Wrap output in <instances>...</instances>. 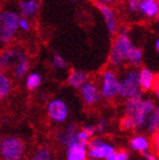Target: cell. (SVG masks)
<instances>
[{
	"label": "cell",
	"mask_w": 159,
	"mask_h": 160,
	"mask_svg": "<svg viewBox=\"0 0 159 160\" xmlns=\"http://www.w3.org/2000/svg\"><path fill=\"white\" fill-rule=\"evenodd\" d=\"M155 89H156V94H157V97L159 98V83H156V86H155Z\"/></svg>",
	"instance_id": "cell-35"
},
{
	"label": "cell",
	"mask_w": 159,
	"mask_h": 160,
	"mask_svg": "<svg viewBox=\"0 0 159 160\" xmlns=\"http://www.w3.org/2000/svg\"><path fill=\"white\" fill-rule=\"evenodd\" d=\"M146 131L149 135H155L159 131V106H157L150 114L146 125Z\"/></svg>",
	"instance_id": "cell-20"
},
{
	"label": "cell",
	"mask_w": 159,
	"mask_h": 160,
	"mask_svg": "<svg viewBox=\"0 0 159 160\" xmlns=\"http://www.w3.org/2000/svg\"><path fill=\"white\" fill-rule=\"evenodd\" d=\"M25 153V145L17 136H5L0 141V156L3 160H22Z\"/></svg>",
	"instance_id": "cell-6"
},
{
	"label": "cell",
	"mask_w": 159,
	"mask_h": 160,
	"mask_svg": "<svg viewBox=\"0 0 159 160\" xmlns=\"http://www.w3.org/2000/svg\"><path fill=\"white\" fill-rule=\"evenodd\" d=\"M142 88L140 83V69L132 68L119 77V98L127 100L132 98H142Z\"/></svg>",
	"instance_id": "cell-4"
},
{
	"label": "cell",
	"mask_w": 159,
	"mask_h": 160,
	"mask_svg": "<svg viewBox=\"0 0 159 160\" xmlns=\"http://www.w3.org/2000/svg\"><path fill=\"white\" fill-rule=\"evenodd\" d=\"M30 28H31V23H30V21H28V18L22 17L21 16V19H19V30H22V31H24V32H28V31H30Z\"/></svg>",
	"instance_id": "cell-31"
},
{
	"label": "cell",
	"mask_w": 159,
	"mask_h": 160,
	"mask_svg": "<svg viewBox=\"0 0 159 160\" xmlns=\"http://www.w3.org/2000/svg\"><path fill=\"white\" fill-rule=\"evenodd\" d=\"M41 2L40 0H19L17 3L18 12L22 17H34L39 12Z\"/></svg>",
	"instance_id": "cell-13"
},
{
	"label": "cell",
	"mask_w": 159,
	"mask_h": 160,
	"mask_svg": "<svg viewBox=\"0 0 159 160\" xmlns=\"http://www.w3.org/2000/svg\"><path fill=\"white\" fill-rule=\"evenodd\" d=\"M80 94L83 102L88 106H95L102 99L100 86L95 81H86L84 85L80 89Z\"/></svg>",
	"instance_id": "cell-8"
},
{
	"label": "cell",
	"mask_w": 159,
	"mask_h": 160,
	"mask_svg": "<svg viewBox=\"0 0 159 160\" xmlns=\"http://www.w3.org/2000/svg\"><path fill=\"white\" fill-rule=\"evenodd\" d=\"M99 86L105 100L113 101L119 97V77L114 68H106L101 73Z\"/></svg>",
	"instance_id": "cell-5"
},
{
	"label": "cell",
	"mask_w": 159,
	"mask_h": 160,
	"mask_svg": "<svg viewBox=\"0 0 159 160\" xmlns=\"http://www.w3.org/2000/svg\"><path fill=\"white\" fill-rule=\"evenodd\" d=\"M95 126V131H97V134L98 135H102V134H106L108 132V129L110 127V123L109 120H108V118L99 117Z\"/></svg>",
	"instance_id": "cell-26"
},
{
	"label": "cell",
	"mask_w": 159,
	"mask_h": 160,
	"mask_svg": "<svg viewBox=\"0 0 159 160\" xmlns=\"http://www.w3.org/2000/svg\"><path fill=\"white\" fill-rule=\"evenodd\" d=\"M152 145H153L155 153L159 157V131L155 135H152Z\"/></svg>",
	"instance_id": "cell-32"
},
{
	"label": "cell",
	"mask_w": 159,
	"mask_h": 160,
	"mask_svg": "<svg viewBox=\"0 0 159 160\" xmlns=\"http://www.w3.org/2000/svg\"><path fill=\"white\" fill-rule=\"evenodd\" d=\"M50 64L55 69H66L67 68V62L63 58V56L59 53H54L50 59Z\"/></svg>",
	"instance_id": "cell-25"
},
{
	"label": "cell",
	"mask_w": 159,
	"mask_h": 160,
	"mask_svg": "<svg viewBox=\"0 0 159 160\" xmlns=\"http://www.w3.org/2000/svg\"><path fill=\"white\" fill-rule=\"evenodd\" d=\"M140 83L143 92H148L156 86V76L150 68L142 67L140 69Z\"/></svg>",
	"instance_id": "cell-17"
},
{
	"label": "cell",
	"mask_w": 159,
	"mask_h": 160,
	"mask_svg": "<svg viewBox=\"0 0 159 160\" xmlns=\"http://www.w3.org/2000/svg\"><path fill=\"white\" fill-rule=\"evenodd\" d=\"M83 131H85L88 134H89L91 138H93V136L97 134V131H95V125H91V124H88V125H85V126L83 127Z\"/></svg>",
	"instance_id": "cell-33"
},
{
	"label": "cell",
	"mask_w": 159,
	"mask_h": 160,
	"mask_svg": "<svg viewBox=\"0 0 159 160\" xmlns=\"http://www.w3.org/2000/svg\"><path fill=\"white\" fill-rule=\"evenodd\" d=\"M77 134H79V129L76 128V125L70 123L57 134V140L61 145L67 147L73 142H77Z\"/></svg>",
	"instance_id": "cell-14"
},
{
	"label": "cell",
	"mask_w": 159,
	"mask_h": 160,
	"mask_svg": "<svg viewBox=\"0 0 159 160\" xmlns=\"http://www.w3.org/2000/svg\"><path fill=\"white\" fill-rule=\"evenodd\" d=\"M88 145L81 144L79 142H73L66 147V160H88Z\"/></svg>",
	"instance_id": "cell-12"
},
{
	"label": "cell",
	"mask_w": 159,
	"mask_h": 160,
	"mask_svg": "<svg viewBox=\"0 0 159 160\" xmlns=\"http://www.w3.org/2000/svg\"><path fill=\"white\" fill-rule=\"evenodd\" d=\"M21 15L18 12L6 9L0 12V42L3 46L9 44L19 30Z\"/></svg>",
	"instance_id": "cell-3"
},
{
	"label": "cell",
	"mask_w": 159,
	"mask_h": 160,
	"mask_svg": "<svg viewBox=\"0 0 159 160\" xmlns=\"http://www.w3.org/2000/svg\"><path fill=\"white\" fill-rule=\"evenodd\" d=\"M146 0H126V8L133 15H140L142 3Z\"/></svg>",
	"instance_id": "cell-27"
},
{
	"label": "cell",
	"mask_w": 159,
	"mask_h": 160,
	"mask_svg": "<svg viewBox=\"0 0 159 160\" xmlns=\"http://www.w3.org/2000/svg\"><path fill=\"white\" fill-rule=\"evenodd\" d=\"M155 48H156V50L159 52V39L155 42Z\"/></svg>",
	"instance_id": "cell-36"
},
{
	"label": "cell",
	"mask_w": 159,
	"mask_h": 160,
	"mask_svg": "<svg viewBox=\"0 0 159 160\" xmlns=\"http://www.w3.org/2000/svg\"><path fill=\"white\" fill-rule=\"evenodd\" d=\"M115 151H116V149H115V147L111 143H108V142L104 141L98 147L89 149L88 153H89V158H93V159H98V160H102V159L106 160V158L109 157L110 154L114 153Z\"/></svg>",
	"instance_id": "cell-15"
},
{
	"label": "cell",
	"mask_w": 159,
	"mask_h": 160,
	"mask_svg": "<svg viewBox=\"0 0 159 160\" xmlns=\"http://www.w3.org/2000/svg\"><path fill=\"white\" fill-rule=\"evenodd\" d=\"M142 60H143V51L140 48H136L133 50V52L131 55V58L129 60V64L131 65L133 68H138L140 67V65L142 64Z\"/></svg>",
	"instance_id": "cell-24"
},
{
	"label": "cell",
	"mask_w": 159,
	"mask_h": 160,
	"mask_svg": "<svg viewBox=\"0 0 159 160\" xmlns=\"http://www.w3.org/2000/svg\"><path fill=\"white\" fill-rule=\"evenodd\" d=\"M88 160H98V159H93V158H89Z\"/></svg>",
	"instance_id": "cell-37"
},
{
	"label": "cell",
	"mask_w": 159,
	"mask_h": 160,
	"mask_svg": "<svg viewBox=\"0 0 159 160\" xmlns=\"http://www.w3.org/2000/svg\"><path fill=\"white\" fill-rule=\"evenodd\" d=\"M70 1H76V0H70Z\"/></svg>",
	"instance_id": "cell-39"
},
{
	"label": "cell",
	"mask_w": 159,
	"mask_h": 160,
	"mask_svg": "<svg viewBox=\"0 0 159 160\" xmlns=\"http://www.w3.org/2000/svg\"><path fill=\"white\" fill-rule=\"evenodd\" d=\"M28 160H54L52 150L47 145L40 147L34 151L33 154L28 158Z\"/></svg>",
	"instance_id": "cell-23"
},
{
	"label": "cell",
	"mask_w": 159,
	"mask_h": 160,
	"mask_svg": "<svg viewBox=\"0 0 159 160\" xmlns=\"http://www.w3.org/2000/svg\"><path fill=\"white\" fill-rule=\"evenodd\" d=\"M42 84V76L37 72H30L25 77V88L28 91H35Z\"/></svg>",
	"instance_id": "cell-22"
},
{
	"label": "cell",
	"mask_w": 159,
	"mask_h": 160,
	"mask_svg": "<svg viewBox=\"0 0 159 160\" xmlns=\"http://www.w3.org/2000/svg\"><path fill=\"white\" fill-rule=\"evenodd\" d=\"M157 18H158V22H159V15H158V17H157Z\"/></svg>",
	"instance_id": "cell-38"
},
{
	"label": "cell",
	"mask_w": 159,
	"mask_h": 160,
	"mask_svg": "<svg viewBox=\"0 0 159 160\" xmlns=\"http://www.w3.org/2000/svg\"><path fill=\"white\" fill-rule=\"evenodd\" d=\"M140 15L152 19L159 15V0H146L141 6Z\"/></svg>",
	"instance_id": "cell-19"
},
{
	"label": "cell",
	"mask_w": 159,
	"mask_h": 160,
	"mask_svg": "<svg viewBox=\"0 0 159 160\" xmlns=\"http://www.w3.org/2000/svg\"><path fill=\"white\" fill-rule=\"evenodd\" d=\"M156 107L157 106L155 101L151 99L132 98L127 99L124 102L125 115L132 117L134 122V131L136 132H141L146 129L148 118Z\"/></svg>",
	"instance_id": "cell-2"
},
{
	"label": "cell",
	"mask_w": 159,
	"mask_h": 160,
	"mask_svg": "<svg viewBox=\"0 0 159 160\" xmlns=\"http://www.w3.org/2000/svg\"><path fill=\"white\" fill-rule=\"evenodd\" d=\"M118 0H95V2H100V3H106V5H111V3L116 2Z\"/></svg>",
	"instance_id": "cell-34"
},
{
	"label": "cell",
	"mask_w": 159,
	"mask_h": 160,
	"mask_svg": "<svg viewBox=\"0 0 159 160\" xmlns=\"http://www.w3.org/2000/svg\"><path fill=\"white\" fill-rule=\"evenodd\" d=\"M47 116L55 124H63L69 117V107L67 102L60 98L51 99L46 105Z\"/></svg>",
	"instance_id": "cell-7"
},
{
	"label": "cell",
	"mask_w": 159,
	"mask_h": 160,
	"mask_svg": "<svg viewBox=\"0 0 159 160\" xmlns=\"http://www.w3.org/2000/svg\"><path fill=\"white\" fill-rule=\"evenodd\" d=\"M91 140V136L85 132V131H83V129H80L79 131V134H77V142L81 143V144H84V145H88L89 144V141Z\"/></svg>",
	"instance_id": "cell-30"
},
{
	"label": "cell",
	"mask_w": 159,
	"mask_h": 160,
	"mask_svg": "<svg viewBox=\"0 0 159 160\" xmlns=\"http://www.w3.org/2000/svg\"><path fill=\"white\" fill-rule=\"evenodd\" d=\"M13 91V82L5 72L0 73V99L3 100L9 96Z\"/></svg>",
	"instance_id": "cell-21"
},
{
	"label": "cell",
	"mask_w": 159,
	"mask_h": 160,
	"mask_svg": "<svg viewBox=\"0 0 159 160\" xmlns=\"http://www.w3.org/2000/svg\"><path fill=\"white\" fill-rule=\"evenodd\" d=\"M23 50L18 47H9L5 49L0 55V68L1 71H7V69H12L16 60L18 59L19 55Z\"/></svg>",
	"instance_id": "cell-10"
},
{
	"label": "cell",
	"mask_w": 159,
	"mask_h": 160,
	"mask_svg": "<svg viewBox=\"0 0 159 160\" xmlns=\"http://www.w3.org/2000/svg\"><path fill=\"white\" fill-rule=\"evenodd\" d=\"M130 153L126 150H118L111 153L109 157L106 158V160H129Z\"/></svg>",
	"instance_id": "cell-29"
},
{
	"label": "cell",
	"mask_w": 159,
	"mask_h": 160,
	"mask_svg": "<svg viewBox=\"0 0 159 160\" xmlns=\"http://www.w3.org/2000/svg\"><path fill=\"white\" fill-rule=\"evenodd\" d=\"M119 126L123 131H132V129H134V122H133L131 116L125 115L119 120Z\"/></svg>",
	"instance_id": "cell-28"
},
{
	"label": "cell",
	"mask_w": 159,
	"mask_h": 160,
	"mask_svg": "<svg viewBox=\"0 0 159 160\" xmlns=\"http://www.w3.org/2000/svg\"><path fill=\"white\" fill-rule=\"evenodd\" d=\"M135 49L133 41L130 38L127 30L122 28L114 39L109 52V65L114 69H119L125 64H129L131 55Z\"/></svg>",
	"instance_id": "cell-1"
},
{
	"label": "cell",
	"mask_w": 159,
	"mask_h": 160,
	"mask_svg": "<svg viewBox=\"0 0 159 160\" xmlns=\"http://www.w3.org/2000/svg\"><path fill=\"white\" fill-rule=\"evenodd\" d=\"M95 6L97 7V9L101 14L102 18H104L105 23H106V28H107L108 32L110 34H116L117 32V18L115 10L110 7V5H106V3H100V2H95Z\"/></svg>",
	"instance_id": "cell-9"
},
{
	"label": "cell",
	"mask_w": 159,
	"mask_h": 160,
	"mask_svg": "<svg viewBox=\"0 0 159 160\" xmlns=\"http://www.w3.org/2000/svg\"><path fill=\"white\" fill-rule=\"evenodd\" d=\"M130 147L133 151L144 153V152H148L150 150L151 143H150V140L143 134H135L130 140Z\"/></svg>",
	"instance_id": "cell-18"
},
{
	"label": "cell",
	"mask_w": 159,
	"mask_h": 160,
	"mask_svg": "<svg viewBox=\"0 0 159 160\" xmlns=\"http://www.w3.org/2000/svg\"><path fill=\"white\" fill-rule=\"evenodd\" d=\"M28 71H30V58L25 51H22L18 59L16 60V62L12 67L13 76L15 77L16 80H22L23 77H26V75L30 73Z\"/></svg>",
	"instance_id": "cell-11"
},
{
	"label": "cell",
	"mask_w": 159,
	"mask_h": 160,
	"mask_svg": "<svg viewBox=\"0 0 159 160\" xmlns=\"http://www.w3.org/2000/svg\"><path fill=\"white\" fill-rule=\"evenodd\" d=\"M86 81H89L88 73L81 69H72L67 76V84L76 90L81 89Z\"/></svg>",
	"instance_id": "cell-16"
}]
</instances>
